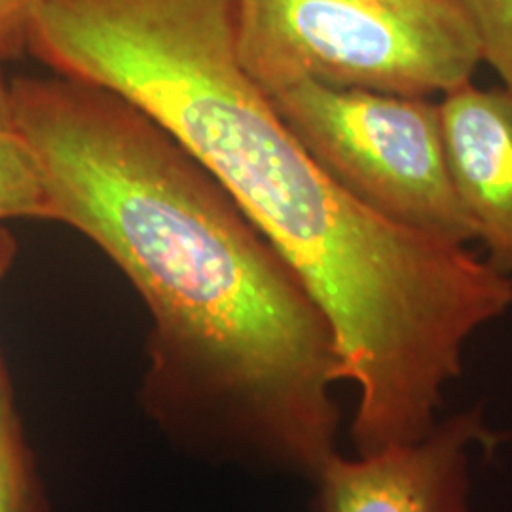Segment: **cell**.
<instances>
[{"label":"cell","instance_id":"5","mask_svg":"<svg viewBox=\"0 0 512 512\" xmlns=\"http://www.w3.org/2000/svg\"><path fill=\"white\" fill-rule=\"evenodd\" d=\"M452 181L486 262L512 275V92L467 82L439 101Z\"/></svg>","mask_w":512,"mask_h":512},{"label":"cell","instance_id":"3","mask_svg":"<svg viewBox=\"0 0 512 512\" xmlns=\"http://www.w3.org/2000/svg\"><path fill=\"white\" fill-rule=\"evenodd\" d=\"M268 99L315 164L359 202L458 245L475 239L431 97L298 82Z\"/></svg>","mask_w":512,"mask_h":512},{"label":"cell","instance_id":"9","mask_svg":"<svg viewBox=\"0 0 512 512\" xmlns=\"http://www.w3.org/2000/svg\"><path fill=\"white\" fill-rule=\"evenodd\" d=\"M42 0H0V63L19 59L29 50L31 29Z\"/></svg>","mask_w":512,"mask_h":512},{"label":"cell","instance_id":"10","mask_svg":"<svg viewBox=\"0 0 512 512\" xmlns=\"http://www.w3.org/2000/svg\"><path fill=\"white\" fill-rule=\"evenodd\" d=\"M18 255V243L14 236L0 224V283L10 272L14 260Z\"/></svg>","mask_w":512,"mask_h":512},{"label":"cell","instance_id":"6","mask_svg":"<svg viewBox=\"0 0 512 512\" xmlns=\"http://www.w3.org/2000/svg\"><path fill=\"white\" fill-rule=\"evenodd\" d=\"M54 220L37 160L19 128L10 80L0 63V224L4 220Z\"/></svg>","mask_w":512,"mask_h":512},{"label":"cell","instance_id":"7","mask_svg":"<svg viewBox=\"0 0 512 512\" xmlns=\"http://www.w3.org/2000/svg\"><path fill=\"white\" fill-rule=\"evenodd\" d=\"M0 512H50V501L19 414L0 349Z\"/></svg>","mask_w":512,"mask_h":512},{"label":"cell","instance_id":"1","mask_svg":"<svg viewBox=\"0 0 512 512\" xmlns=\"http://www.w3.org/2000/svg\"><path fill=\"white\" fill-rule=\"evenodd\" d=\"M10 88L55 222L109 256L150 313L148 421L207 465L315 482L338 454L340 361L285 256L120 93L59 74Z\"/></svg>","mask_w":512,"mask_h":512},{"label":"cell","instance_id":"2","mask_svg":"<svg viewBox=\"0 0 512 512\" xmlns=\"http://www.w3.org/2000/svg\"><path fill=\"white\" fill-rule=\"evenodd\" d=\"M236 44L266 95L315 82L433 97L482 63L459 0H236Z\"/></svg>","mask_w":512,"mask_h":512},{"label":"cell","instance_id":"4","mask_svg":"<svg viewBox=\"0 0 512 512\" xmlns=\"http://www.w3.org/2000/svg\"><path fill=\"white\" fill-rule=\"evenodd\" d=\"M480 406L423 439L372 456L334 454L315 478L317 512H471V454L492 448Z\"/></svg>","mask_w":512,"mask_h":512},{"label":"cell","instance_id":"8","mask_svg":"<svg viewBox=\"0 0 512 512\" xmlns=\"http://www.w3.org/2000/svg\"><path fill=\"white\" fill-rule=\"evenodd\" d=\"M473 25L480 59L512 92V0H459Z\"/></svg>","mask_w":512,"mask_h":512}]
</instances>
